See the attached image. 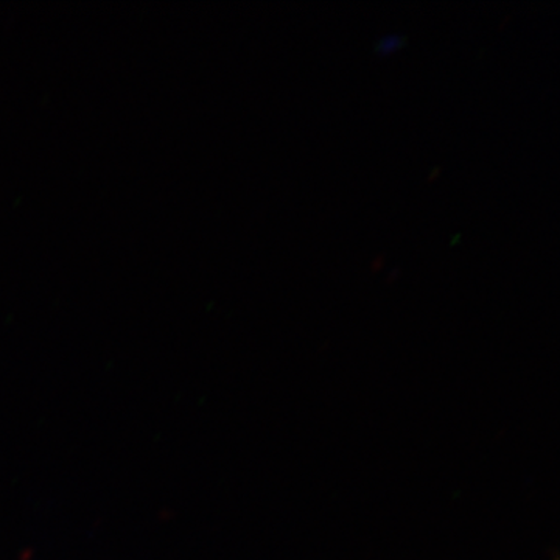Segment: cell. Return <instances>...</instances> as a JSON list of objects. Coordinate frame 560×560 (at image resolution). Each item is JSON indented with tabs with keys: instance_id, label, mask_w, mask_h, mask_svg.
<instances>
[{
	"instance_id": "obj_1",
	"label": "cell",
	"mask_w": 560,
	"mask_h": 560,
	"mask_svg": "<svg viewBox=\"0 0 560 560\" xmlns=\"http://www.w3.org/2000/svg\"><path fill=\"white\" fill-rule=\"evenodd\" d=\"M397 43H399V40H397V36H394V38H385L382 40L381 44H378V49L389 50L390 47H393L394 44H397Z\"/></svg>"
}]
</instances>
